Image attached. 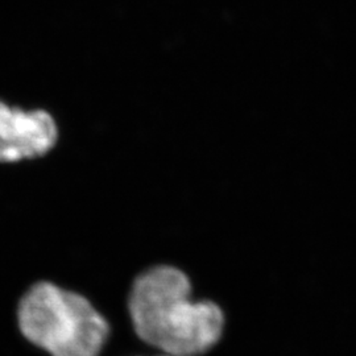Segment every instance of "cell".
I'll return each mask as SVG.
<instances>
[{
  "label": "cell",
  "mask_w": 356,
  "mask_h": 356,
  "mask_svg": "<svg viewBox=\"0 0 356 356\" xmlns=\"http://www.w3.org/2000/svg\"><path fill=\"white\" fill-rule=\"evenodd\" d=\"M127 309L138 338L163 355H204L226 330L222 306L195 298L189 275L172 264L139 273L128 293Z\"/></svg>",
  "instance_id": "6da1fadb"
},
{
  "label": "cell",
  "mask_w": 356,
  "mask_h": 356,
  "mask_svg": "<svg viewBox=\"0 0 356 356\" xmlns=\"http://www.w3.org/2000/svg\"><path fill=\"white\" fill-rule=\"evenodd\" d=\"M17 325L26 341L51 356H99L110 337L107 319L86 297L48 281L23 296Z\"/></svg>",
  "instance_id": "7a4b0ae2"
},
{
  "label": "cell",
  "mask_w": 356,
  "mask_h": 356,
  "mask_svg": "<svg viewBox=\"0 0 356 356\" xmlns=\"http://www.w3.org/2000/svg\"><path fill=\"white\" fill-rule=\"evenodd\" d=\"M57 126L45 111H23L0 102V163L35 159L57 141Z\"/></svg>",
  "instance_id": "3957f363"
},
{
  "label": "cell",
  "mask_w": 356,
  "mask_h": 356,
  "mask_svg": "<svg viewBox=\"0 0 356 356\" xmlns=\"http://www.w3.org/2000/svg\"><path fill=\"white\" fill-rule=\"evenodd\" d=\"M156 356H166V355H163V354H157V355Z\"/></svg>",
  "instance_id": "277c9868"
}]
</instances>
